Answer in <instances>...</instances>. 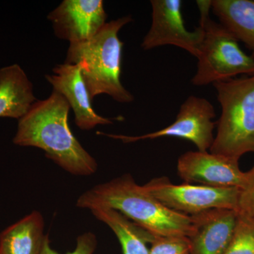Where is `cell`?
<instances>
[{"label": "cell", "mask_w": 254, "mask_h": 254, "mask_svg": "<svg viewBox=\"0 0 254 254\" xmlns=\"http://www.w3.org/2000/svg\"><path fill=\"white\" fill-rule=\"evenodd\" d=\"M71 109L63 95L53 90L46 100H37L18 120L15 145L41 148L46 157L68 173L88 176L98 169L96 160L73 136L68 125Z\"/></svg>", "instance_id": "cell-1"}, {"label": "cell", "mask_w": 254, "mask_h": 254, "mask_svg": "<svg viewBox=\"0 0 254 254\" xmlns=\"http://www.w3.org/2000/svg\"><path fill=\"white\" fill-rule=\"evenodd\" d=\"M76 205L115 209L156 237L188 238L191 232L190 215L164 205L130 175L93 187L78 198Z\"/></svg>", "instance_id": "cell-2"}, {"label": "cell", "mask_w": 254, "mask_h": 254, "mask_svg": "<svg viewBox=\"0 0 254 254\" xmlns=\"http://www.w3.org/2000/svg\"><path fill=\"white\" fill-rule=\"evenodd\" d=\"M132 21L131 16L110 21L91 39L70 44L64 63H82V78L91 100L100 94L122 103L134 99L120 79L124 43L118 36L121 28Z\"/></svg>", "instance_id": "cell-3"}, {"label": "cell", "mask_w": 254, "mask_h": 254, "mask_svg": "<svg viewBox=\"0 0 254 254\" xmlns=\"http://www.w3.org/2000/svg\"><path fill=\"white\" fill-rule=\"evenodd\" d=\"M213 85L221 115L210 153L240 160L254 153V74Z\"/></svg>", "instance_id": "cell-4"}, {"label": "cell", "mask_w": 254, "mask_h": 254, "mask_svg": "<svg viewBox=\"0 0 254 254\" xmlns=\"http://www.w3.org/2000/svg\"><path fill=\"white\" fill-rule=\"evenodd\" d=\"M200 13V25L204 36L197 57L196 72L191 79L195 86L227 81L239 75L254 74V58L240 46L236 37L221 23L209 16L211 1H197Z\"/></svg>", "instance_id": "cell-5"}, {"label": "cell", "mask_w": 254, "mask_h": 254, "mask_svg": "<svg viewBox=\"0 0 254 254\" xmlns=\"http://www.w3.org/2000/svg\"><path fill=\"white\" fill-rule=\"evenodd\" d=\"M143 187L165 206L190 216L212 209L239 211L241 190L236 187L175 185L166 177L153 179Z\"/></svg>", "instance_id": "cell-6"}, {"label": "cell", "mask_w": 254, "mask_h": 254, "mask_svg": "<svg viewBox=\"0 0 254 254\" xmlns=\"http://www.w3.org/2000/svg\"><path fill=\"white\" fill-rule=\"evenodd\" d=\"M215 117V108L210 102L205 98L190 95L182 103L175 121L162 129L137 136L100 134L121 140L125 143L160 137H177L192 142L199 151H208L214 141L213 130L216 123L213 120Z\"/></svg>", "instance_id": "cell-7"}, {"label": "cell", "mask_w": 254, "mask_h": 254, "mask_svg": "<svg viewBox=\"0 0 254 254\" xmlns=\"http://www.w3.org/2000/svg\"><path fill=\"white\" fill-rule=\"evenodd\" d=\"M152 23L142 42L144 50L164 46H174L186 50L197 58L204 31L201 26L195 31L187 29L180 0H151Z\"/></svg>", "instance_id": "cell-8"}, {"label": "cell", "mask_w": 254, "mask_h": 254, "mask_svg": "<svg viewBox=\"0 0 254 254\" xmlns=\"http://www.w3.org/2000/svg\"><path fill=\"white\" fill-rule=\"evenodd\" d=\"M238 159L208 151H188L180 155L177 172L186 183L212 187H236L241 190L246 182Z\"/></svg>", "instance_id": "cell-9"}, {"label": "cell", "mask_w": 254, "mask_h": 254, "mask_svg": "<svg viewBox=\"0 0 254 254\" xmlns=\"http://www.w3.org/2000/svg\"><path fill=\"white\" fill-rule=\"evenodd\" d=\"M107 17L103 0H64L48 15L55 36L70 44L91 39L105 26Z\"/></svg>", "instance_id": "cell-10"}, {"label": "cell", "mask_w": 254, "mask_h": 254, "mask_svg": "<svg viewBox=\"0 0 254 254\" xmlns=\"http://www.w3.org/2000/svg\"><path fill=\"white\" fill-rule=\"evenodd\" d=\"M239 211L212 209L191 215L190 254H223L230 245Z\"/></svg>", "instance_id": "cell-11"}, {"label": "cell", "mask_w": 254, "mask_h": 254, "mask_svg": "<svg viewBox=\"0 0 254 254\" xmlns=\"http://www.w3.org/2000/svg\"><path fill=\"white\" fill-rule=\"evenodd\" d=\"M82 63L63 64L53 68V75H46L54 91L64 97L75 115V123L82 130H90L97 125L113 124L92 108L91 98L81 75Z\"/></svg>", "instance_id": "cell-12"}, {"label": "cell", "mask_w": 254, "mask_h": 254, "mask_svg": "<svg viewBox=\"0 0 254 254\" xmlns=\"http://www.w3.org/2000/svg\"><path fill=\"white\" fill-rule=\"evenodd\" d=\"M36 100L33 83L19 65L0 68V118L18 120Z\"/></svg>", "instance_id": "cell-13"}, {"label": "cell", "mask_w": 254, "mask_h": 254, "mask_svg": "<svg viewBox=\"0 0 254 254\" xmlns=\"http://www.w3.org/2000/svg\"><path fill=\"white\" fill-rule=\"evenodd\" d=\"M44 220L33 211L0 234V254H40L46 235Z\"/></svg>", "instance_id": "cell-14"}, {"label": "cell", "mask_w": 254, "mask_h": 254, "mask_svg": "<svg viewBox=\"0 0 254 254\" xmlns=\"http://www.w3.org/2000/svg\"><path fill=\"white\" fill-rule=\"evenodd\" d=\"M91 210L95 218L104 222L115 232L124 254H150L148 245H152L157 238L154 235L115 209L98 207Z\"/></svg>", "instance_id": "cell-15"}, {"label": "cell", "mask_w": 254, "mask_h": 254, "mask_svg": "<svg viewBox=\"0 0 254 254\" xmlns=\"http://www.w3.org/2000/svg\"><path fill=\"white\" fill-rule=\"evenodd\" d=\"M211 9L222 26L245 43L254 58V0H213Z\"/></svg>", "instance_id": "cell-16"}, {"label": "cell", "mask_w": 254, "mask_h": 254, "mask_svg": "<svg viewBox=\"0 0 254 254\" xmlns=\"http://www.w3.org/2000/svg\"><path fill=\"white\" fill-rule=\"evenodd\" d=\"M223 254H254V219L239 212L235 232Z\"/></svg>", "instance_id": "cell-17"}, {"label": "cell", "mask_w": 254, "mask_h": 254, "mask_svg": "<svg viewBox=\"0 0 254 254\" xmlns=\"http://www.w3.org/2000/svg\"><path fill=\"white\" fill-rule=\"evenodd\" d=\"M150 254H190L187 238L157 237L150 247Z\"/></svg>", "instance_id": "cell-18"}, {"label": "cell", "mask_w": 254, "mask_h": 254, "mask_svg": "<svg viewBox=\"0 0 254 254\" xmlns=\"http://www.w3.org/2000/svg\"><path fill=\"white\" fill-rule=\"evenodd\" d=\"M239 212L254 219V165L246 172L245 187L241 190Z\"/></svg>", "instance_id": "cell-19"}, {"label": "cell", "mask_w": 254, "mask_h": 254, "mask_svg": "<svg viewBox=\"0 0 254 254\" xmlns=\"http://www.w3.org/2000/svg\"><path fill=\"white\" fill-rule=\"evenodd\" d=\"M97 241L95 235L91 232L83 234L78 237L76 249L72 252L66 254H93L96 248ZM40 254H60L53 250L50 246L49 237L46 235L44 243Z\"/></svg>", "instance_id": "cell-20"}]
</instances>
